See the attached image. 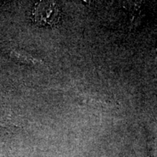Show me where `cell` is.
Masks as SVG:
<instances>
[{
  "label": "cell",
  "instance_id": "cell-1",
  "mask_svg": "<svg viewBox=\"0 0 157 157\" xmlns=\"http://www.w3.org/2000/svg\"><path fill=\"white\" fill-rule=\"evenodd\" d=\"M34 17L39 25H54L59 19V9L52 2H40L34 10Z\"/></svg>",
  "mask_w": 157,
  "mask_h": 157
},
{
  "label": "cell",
  "instance_id": "cell-2",
  "mask_svg": "<svg viewBox=\"0 0 157 157\" xmlns=\"http://www.w3.org/2000/svg\"><path fill=\"white\" fill-rule=\"evenodd\" d=\"M156 63L157 65V48L156 49Z\"/></svg>",
  "mask_w": 157,
  "mask_h": 157
}]
</instances>
